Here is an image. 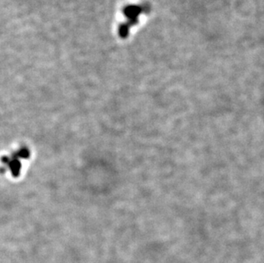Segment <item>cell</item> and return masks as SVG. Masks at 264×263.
Wrapping results in <instances>:
<instances>
[{
    "instance_id": "1",
    "label": "cell",
    "mask_w": 264,
    "mask_h": 263,
    "mask_svg": "<svg viewBox=\"0 0 264 263\" xmlns=\"http://www.w3.org/2000/svg\"><path fill=\"white\" fill-rule=\"evenodd\" d=\"M29 155V151L27 149H22L17 152V154L14 155L11 157H5L3 162L9 168L13 175H18L21 170V162L22 158H27Z\"/></svg>"
}]
</instances>
